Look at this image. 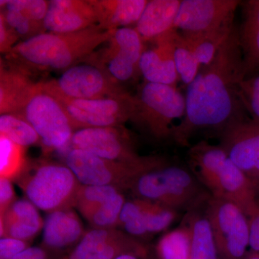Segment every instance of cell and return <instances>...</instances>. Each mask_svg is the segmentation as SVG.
Segmentation results:
<instances>
[{"mask_svg":"<svg viewBox=\"0 0 259 259\" xmlns=\"http://www.w3.org/2000/svg\"><path fill=\"white\" fill-rule=\"evenodd\" d=\"M243 79V54L235 26L213 60L187 86L185 117L175 127L173 141L190 147L199 133L218 136L233 122L248 117L240 90Z\"/></svg>","mask_w":259,"mask_h":259,"instance_id":"cell-1","label":"cell"},{"mask_svg":"<svg viewBox=\"0 0 259 259\" xmlns=\"http://www.w3.org/2000/svg\"><path fill=\"white\" fill-rule=\"evenodd\" d=\"M113 31L96 25L70 33L42 32L18 42L5 57L8 64L30 74L32 71H65L84 61Z\"/></svg>","mask_w":259,"mask_h":259,"instance_id":"cell-2","label":"cell"},{"mask_svg":"<svg viewBox=\"0 0 259 259\" xmlns=\"http://www.w3.org/2000/svg\"><path fill=\"white\" fill-rule=\"evenodd\" d=\"M134 198L161 204L175 210H189L210 194L188 166L163 157L141 174L131 189Z\"/></svg>","mask_w":259,"mask_h":259,"instance_id":"cell-3","label":"cell"},{"mask_svg":"<svg viewBox=\"0 0 259 259\" xmlns=\"http://www.w3.org/2000/svg\"><path fill=\"white\" fill-rule=\"evenodd\" d=\"M15 183L37 209L49 213L75 207L81 184L66 164L29 161Z\"/></svg>","mask_w":259,"mask_h":259,"instance_id":"cell-4","label":"cell"},{"mask_svg":"<svg viewBox=\"0 0 259 259\" xmlns=\"http://www.w3.org/2000/svg\"><path fill=\"white\" fill-rule=\"evenodd\" d=\"M134 96L136 111L131 122L156 141H173L175 122L185 117V95L177 86L145 81Z\"/></svg>","mask_w":259,"mask_h":259,"instance_id":"cell-5","label":"cell"},{"mask_svg":"<svg viewBox=\"0 0 259 259\" xmlns=\"http://www.w3.org/2000/svg\"><path fill=\"white\" fill-rule=\"evenodd\" d=\"M161 158L160 156H148L135 162L113 161L71 148L66 155V164L81 185L110 186L124 192L131 190L138 177L156 166Z\"/></svg>","mask_w":259,"mask_h":259,"instance_id":"cell-6","label":"cell"},{"mask_svg":"<svg viewBox=\"0 0 259 259\" xmlns=\"http://www.w3.org/2000/svg\"><path fill=\"white\" fill-rule=\"evenodd\" d=\"M144 49V40L136 29H117L84 62L97 66L122 84L141 75L139 64Z\"/></svg>","mask_w":259,"mask_h":259,"instance_id":"cell-7","label":"cell"},{"mask_svg":"<svg viewBox=\"0 0 259 259\" xmlns=\"http://www.w3.org/2000/svg\"><path fill=\"white\" fill-rule=\"evenodd\" d=\"M18 116L28 121L40 138L47 152L61 150L71 144L74 130L59 100L40 88Z\"/></svg>","mask_w":259,"mask_h":259,"instance_id":"cell-8","label":"cell"},{"mask_svg":"<svg viewBox=\"0 0 259 259\" xmlns=\"http://www.w3.org/2000/svg\"><path fill=\"white\" fill-rule=\"evenodd\" d=\"M51 95L62 105L74 131L122 126L127 121H132L136 111L135 96L130 93L122 97L97 100H79Z\"/></svg>","mask_w":259,"mask_h":259,"instance_id":"cell-9","label":"cell"},{"mask_svg":"<svg viewBox=\"0 0 259 259\" xmlns=\"http://www.w3.org/2000/svg\"><path fill=\"white\" fill-rule=\"evenodd\" d=\"M206 212L221 259H245L249 246L248 218L229 201L209 196Z\"/></svg>","mask_w":259,"mask_h":259,"instance_id":"cell-10","label":"cell"},{"mask_svg":"<svg viewBox=\"0 0 259 259\" xmlns=\"http://www.w3.org/2000/svg\"><path fill=\"white\" fill-rule=\"evenodd\" d=\"M41 83L47 93L79 100L112 98L129 93L102 69L88 63L75 65L65 70L58 79Z\"/></svg>","mask_w":259,"mask_h":259,"instance_id":"cell-11","label":"cell"},{"mask_svg":"<svg viewBox=\"0 0 259 259\" xmlns=\"http://www.w3.org/2000/svg\"><path fill=\"white\" fill-rule=\"evenodd\" d=\"M238 0H182L174 30L186 37L214 33L234 25Z\"/></svg>","mask_w":259,"mask_h":259,"instance_id":"cell-12","label":"cell"},{"mask_svg":"<svg viewBox=\"0 0 259 259\" xmlns=\"http://www.w3.org/2000/svg\"><path fill=\"white\" fill-rule=\"evenodd\" d=\"M71 145L72 148L113 161L135 162L142 158L123 125L78 130L73 135Z\"/></svg>","mask_w":259,"mask_h":259,"instance_id":"cell-13","label":"cell"},{"mask_svg":"<svg viewBox=\"0 0 259 259\" xmlns=\"http://www.w3.org/2000/svg\"><path fill=\"white\" fill-rule=\"evenodd\" d=\"M126 253L146 258L148 247L119 228H92L69 254L60 259H115Z\"/></svg>","mask_w":259,"mask_h":259,"instance_id":"cell-14","label":"cell"},{"mask_svg":"<svg viewBox=\"0 0 259 259\" xmlns=\"http://www.w3.org/2000/svg\"><path fill=\"white\" fill-rule=\"evenodd\" d=\"M228 158L256 185L259 180V120L236 121L218 136ZM258 188V187H257Z\"/></svg>","mask_w":259,"mask_h":259,"instance_id":"cell-15","label":"cell"},{"mask_svg":"<svg viewBox=\"0 0 259 259\" xmlns=\"http://www.w3.org/2000/svg\"><path fill=\"white\" fill-rule=\"evenodd\" d=\"M175 32L172 29L153 40L144 42L139 67L146 82L177 86L180 79L175 62Z\"/></svg>","mask_w":259,"mask_h":259,"instance_id":"cell-16","label":"cell"},{"mask_svg":"<svg viewBox=\"0 0 259 259\" xmlns=\"http://www.w3.org/2000/svg\"><path fill=\"white\" fill-rule=\"evenodd\" d=\"M86 231L72 208L54 211L44 220L40 246L56 257H64L79 244Z\"/></svg>","mask_w":259,"mask_h":259,"instance_id":"cell-17","label":"cell"},{"mask_svg":"<svg viewBox=\"0 0 259 259\" xmlns=\"http://www.w3.org/2000/svg\"><path fill=\"white\" fill-rule=\"evenodd\" d=\"M98 24L91 0H51L44 28L46 32L70 33L81 31Z\"/></svg>","mask_w":259,"mask_h":259,"instance_id":"cell-18","label":"cell"},{"mask_svg":"<svg viewBox=\"0 0 259 259\" xmlns=\"http://www.w3.org/2000/svg\"><path fill=\"white\" fill-rule=\"evenodd\" d=\"M258 191L253 181L228 158L218 175L211 196L236 204L249 218L259 203Z\"/></svg>","mask_w":259,"mask_h":259,"instance_id":"cell-19","label":"cell"},{"mask_svg":"<svg viewBox=\"0 0 259 259\" xmlns=\"http://www.w3.org/2000/svg\"><path fill=\"white\" fill-rule=\"evenodd\" d=\"M49 8L45 0H1L0 15L20 41L45 32L44 21Z\"/></svg>","mask_w":259,"mask_h":259,"instance_id":"cell-20","label":"cell"},{"mask_svg":"<svg viewBox=\"0 0 259 259\" xmlns=\"http://www.w3.org/2000/svg\"><path fill=\"white\" fill-rule=\"evenodd\" d=\"M0 66V113L19 115L40 82H35L31 74L3 59Z\"/></svg>","mask_w":259,"mask_h":259,"instance_id":"cell-21","label":"cell"},{"mask_svg":"<svg viewBox=\"0 0 259 259\" xmlns=\"http://www.w3.org/2000/svg\"><path fill=\"white\" fill-rule=\"evenodd\" d=\"M44 220L38 209L28 199L15 200L0 215V236L30 242L42 230Z\"/></svg>","mask_w":259,"mask_h":259,"instance_id":"cell-22","label":"cell"},{"mask_svg":"<svg viewBox=\"0 0 259 259\" xmlns=\"http://www.w3.org/2000/svg\"><path fill=\"white\" fill-rule=\"evenodd\" d=\"M228 159V155L219 144H210L206 141L192 145L187 151V166L210 195L218 174Z\"/></svg>","mask_w":259,"mask_h":259,"instance_id":"cell-23","label":"cell"},{"mask_svg":"<svg viewBox=\"0 0 259 259\" xmlns=\"http://www.w3.org/2000/svg\"><path fill=\"white\" fill-rule=\"evenodd\" d=\"M209 196L187 210L184 218L183 223L190 232V259H219L212 227L206 212V202Z\"/></svg>","mask_w":259,"mask_h":259,"instance_id":"cell-24","label":"cell"},{"mask_svg":"<svg viewBox=\"0 0 259 259\" xmlns=\"http://www.w3.org/2000/svg\"><path fill=\"white\" fill-rule=\"evenodd\" d=\"M182 0H151L138 23L136 31L144 42L161 36L174 28Z\"/></svg>","mask_w":259,"mask_h":259,"instance_id":"cell-25","label":"cell"},{"mask_svg":"<svg viewBox=\"0 0 259 259\" xmlns=\"http://www.w3.org/2000/svg\"><path fill=\"white\" fill-rule=\"evenodd\" d=\"M147 0H91L96 10L99 27L113 31L139 21Z\"/></svg>","mask_w":259,"mask_h":259,"instance_id":"cell-26","label":"cell"},{"mask_svg":"<svg viewBox=\"0 0 259 259\" xmlns=\"http://www.w3.org/2000/svg\"><path fill=\"white\" fill-rule=\"evenodd\" d=\"M243 20L238 30L244 79L259 71V0L243 2Z\"/></svg>","mask_w":259,"mask_h":259,"instance_id":"cell-27","label":"cell"},{"mask_svg":"<svg viewBox=\"0 0 259 259\" xmlns=\"http://www.w3.org/2000/svg\"><path fill=\"white\" fill-rule=\"evenodd\" d=\"M25 148L0 134V178L18 180L29 162Z\"/></svg>","mask_w":259,"mask_h":259,"instance_id":"cell-28","label":"cell"},{"mask_svg":"<svg viewBox=\"0 0 259 259\" xmlns=\"http://www.w3.org/2000/svg\"><path fill=\"white\" fill-rule=\"evenodd\" d=\"M158 259H190V229L185 223L160 238L156 247Z\"/></svg>","mask_w":259,"mask_h":259,"instance_id":"cell-29","label":"cell"},{"mask_svg":"<svg viewBox=\"0 0 259 259\" xmlns=\"http://www.w3.org/2000/svg\"><path fill=\"white\" fill-rule=\"evenodd\" d=\"M175 62L179 79L188 86L195 79L201 66L191 42L177 31L175 38Z\"/></svg>","mask_w":259,"mask_h":259,"instance_id":"cell-30","label":"cell"},{"mask_svg":"<svg viewBox=\"0 0 259 259\" xmlns=\"http://www.w3.org/2000/svg\"><path fill=\"white\" fill-rule=\"evenodd\" d=\"M0 134L25 148L40 144L38 135L28 121L13 114L0 115Z\"/></svg>","mask_w":259,"mask_h":259,"instance_id":"cell-31","label":"cell"},{"mask_svg":"<svg viewBox=\"0 0 259 259\" xmlns=\"http://www.w3.org/2000/svg\"><path fill=\"white\" fill-rule=\"evenodd\" d=\"M119 192H122L110 186L81 185L76 197L75 207L88 220L102 204Z\"/></svg>","mask_w":259,"mask_h":259,"instance_id":"cell-32","label":"cell"},{"mask_svg":"<svg viewBox=\"0 0 259 259\" xmlns=\"http://www.w3.org/2000/svg\"><path fill=\"white\" fill-rule=\"evenodd\" d=\"M137 199L145 226L150 236L164 231L179 216V212L175 209L144 199Z\"/></svg>","mask_w":259,"mask_h":259,"instance_id":"cell-33","label":"cell"},{"mask_svg":"<svg viewBox=\"0 0 259 259\" xmlns=\"http://www.w3.org/2000/svg\"><path fill=\"white\" fill-rule=\"evenodd\" d=\"M117 228L139 241L149 238L137 199L126 200L121 211Z\"/></svg>","mask_w":259,"mask_h":259,"instance_id":"cell-34","label":"cell"},{"mask_svg":"<svg viewBox=\"0 0 259 259\" xmlns=\"http://www.w3.org/2000/svg\"><path fill=\"white\" fill-rule=\"evenodd\" d=\"M125 202V196L122 192H119L102 204L87 221L96 229L117 228L121 211Z\"/></svg>","mask_w":259,"mask_h":259,"instance_id":"cell-35","label":"cell"},{"mask_svg":"<svg viewBox=\"0 0 259 259\" xmlns=\"http://www.w3.org/2000/svg\"><path fill=\"white\" fill-rule=\"evenodd\" d=\"M242 100L251 118L259 120V71L240 83Z\"/></svg>","mask_w":259,"mask_h":259,"instance_id":"cell-36","label":"cell"},{"mask_svg":"<svg viewBox=\"0 0 259 259\" xmlns=\"http://www.w3.org/2000/svg\"><path fill=\"white\" fill-rule=\"evenodd\" d=\"M30 247V242L11 237H2L0 238V259L14 258Z\"/></svg>","mask_w":259,"mask_h":259,"instance_id":"cell-37","label":"cell"},{"mask_svg":"<svg viewBox=\"0 0 259 259\" xmlns=\"http://www.w3.org/2000/svg\"><path fill=\"white\" fill-rule=\"evenodd\" d=\"M16 34L5 23L3 15H0V51L2 54L7 55L13 48L20 42Z\"/></svg>","mask_w":259,"mask_h":259,"instance_id":"cell-38","label":"cell"},{"mask_svg":"<svg viewBox=\"0 0 259 259\" xmlns=\"http://www.w3.org/2000/svg\"><path fill=\"white\" fill-rule=\"evenodd\" d=\"M15 200L16 194L13 181L0 178V215H3Z\"/></svg>","mask_w":259,"mask_h":259,"instance_id":"cell-39","label":"cell"},{"mask_svg":"<svg viewBox=\"0 0 259 259\" xmlns=\"http://www.w3.org/2000/svg\"><path fill=\"white\" fill-rule=\"evenodd\" d=\"M249 247L254 253H259V203L254 212L248 218Z\"/></svg>","mask_w":259,"mask_h":259,"instance_id":"cell-40","label":"cell"},{"mask_svg":"<svg viewBox=\"0 0 259 259\" xmlns=\"http://www.w3.org/2000/svg\"><path fill=\"white\" fill-rule=\"evenodd\" d=\"M42 246H30L12 259H60Z\"/></svg>","mask_w":259,"mask_h":259,"instance_id":"cell-41","label":"cell"},{"mask_svg":"<svg viewBox=\"0 0 259 259\" xmlns=\"http://www.w3.org/2000/svg\"><path fill=\"white\" fill-rule=\"evenodd\" d=\"M145 258L133 253H126V254L121 255L115 259H141Z\"/></svg>","mask_w":259,"mask_h":259,"instance_id":"cell-42","label":"cell"},{"mask_svg":"<svg viewBox=\"0 0 259 259\" xmlns=\"http://www.w3.org/2000/svg\"><path fill=\"white\" fill-rule=\"evenodd\" d=\"M245 259H259V253H254V252H253V253H250L249 255L246 256Z\"/></svg>","mask_w":259,"mask_h":259,"instance_id":"cell-43","label":"cell"},{"mask_svg":"<svg viewBox=\"0 0 259 259\" xmlns=\"http://www.w3.org/2000/svg\"><path fill=\"white\" fill-rule=\"evenodd\" d=\"M257 187H258V190H259V180L258 181V184H257Z\"/></svg>","mask_w":259,"mask_h":259,"instance_id":"cell-44","label":"cell"}]
</instances>
